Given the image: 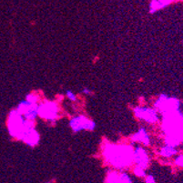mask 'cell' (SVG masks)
Here are the masks:
<instances>
[{"label": "cell", "instance_id": "1", "mask_svg": "<svg viewBox=\"0 0 183 183\" xmlns=\"http://www.w3.org/2000/svg\"><path fill=\"white\" fill-rule=\"evenodd\" d=\"M177 163H178L179 165L183 166V156H182V157H180V158L177 159Z\"/></svg>", "mask_w": 183, "mask_h": 183}]
</instances>
